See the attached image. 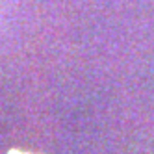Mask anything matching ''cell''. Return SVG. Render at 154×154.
Listing matches in <instances>:
<instances>
[{
    "label": "cell",
    "mask_w": 154,
    "mask_h": 154,
    "mask_svg": "<svg viewBox=\"0 0 154 154\" xmlns=\"http://www.w3.org/2000/svg\"><path fill=\"white\" fill-rule=\"evenodd\" d=\"M13 154H19V152H13Z\"/></svg>",
    "instance_id": "cell-1"
}]
</instances>
